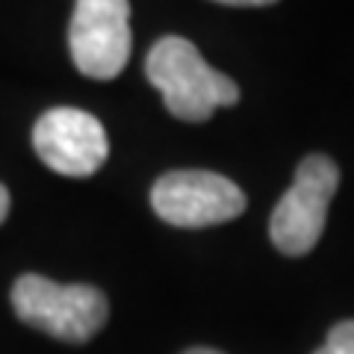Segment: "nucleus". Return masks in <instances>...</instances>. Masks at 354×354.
<instances>
[{"mask_svg": "<svg viewBox=\"0 0 354 354\" xmlns=\"http://www.w3.org/2000/svg\"><path fill=\"white\" fill-rule=\"evenodd\" d=\"M148 83L162 95L165 109L180 121H207L218 106L239 101V86L216 71L201 50L183 36H162L148 50Z\"/></svg>", "mask_w": 354, "mask_h": 354, "instance_id": "f257e3e1", "label": "nucleus"}, {"mask_svg": "<svg viewBox=\"0 0 354 354\" xmlns=\"http://www.w3.org/2000/svg\"><path fill=\"white\" fill-rule=\"evenodd\" d=\"M12 307L30 328L62 342H86L106 325L109 304L97 286L57 283L41 274H21L12 286Z\"/></svg>", "mask_w": 354, "mask_h": 354, "instance_id": "f03ea898", "label": "nucleus"}, {"mask_svg": "<svg viewBox=\"0 0 354 354\" xmlns=\"http://www.w3.org/2000/svg\"><path fill=\"white\" fill-rule=\"evenodd\" d=\"M339 169L325 153H310L298 162L295 180L283 192L269 218V236L286 257H301L322 239L330 198L337 195Z\"/></svg>", "mask_w": 354, "mask_h": 354, "instance_id": "7ed1b4c3", "label": "nucleus"}, {"mask_svg": "<svg viewBox=\"0 0 354 354\" xmlns=\"http://www.w3.org/2000/svg\"><path fill=\"white\" fill-rule=\"evenodd\" d=\"M151 207L171 227H209L245 213L248 198L225 174L180 169L151 186Z\"/></svg>", "mask_w": 354, "mask_h": 354, "instance_id": "20e7f679", "label": "nucleus"}, {"mask_svg": "<svg viewBox=\"0 0 354 354\" xmlns=\"http://www.w3.org/2000/svg\"><path fill=\"white\" fill-rule=\"evenodd\" d=\"M68 50L77 71L92 80H113L133 50L130 0H77L68 27Z\"/></svg>", "mask_w": 354, "mask_h": 354, "instance_id": "39448f33", "label": "nucleus"}, {"mask_svg": "<svg viewBox=\"0 0 354 354\" xmlns=\"http://www.w3.org/2000/svg\"><path fill=\"white\" fill-rule=\"evenodd\" d=\"M32 148L50 171L62 177H92L109 157L104 124L77 106H53L32 127Z\"/></svg>", "mask_w": 354, "mask_h": 354, "instance_id": "423d86ee", "label": "nucleus"}, {"mask_svg": "<svg viewBox=\"0 0 354 354\" xmlns=\"http://www.w3.org/2000/svg\"><path fill=\"white\" fill-rule=\"evenodd\" d=\"M313 354H354V319L337 322Z\"/></svg>", "mask_w": 354, "mask_h": 354, "instance_id": "0eeeda50", "label": "nucleus"}, {"mask_svg": "<svg viewBox=\"0 0 354 354\" xmlns=\"http://www.w3.org/2000/svg\"><path fill=\"white\" fill-rule=\"evenodd\" d=\"M216 3H225V6H272L278 0H216Z\"/></svg>", "mask_w": 354, "mask_h": 354, "instance_id": "6e6552de", "label": "nucleus"}, {"mask_svg": "<svg viewBox=\"0 0 354 354\" xmlns=\"http://www.w3.org/2000/svg\"><path fill=\"white\" fill-rule=\"evenodd\" d=\"M9 204H12V198H9V189L3 183H0V225L6 221V216H9Z\"/></svg>", "mask_w": 354, "mask_h": 354, "instance_id": "1a4fd4ad", "label": "nucleus"}, {"mask_svg": "<svg viewBox=\"0 0 354 354\" xmlns=\"http://www.w3.org/2000/svg\"><path fill=\"white\" fill-rule=\"evenodd\" d=\"M183 354H225V351H216V348H189Z\"/></svg>", "mask_w": 354, "mask_h": 354, "instance_id": "9d476101", "label": "nucleus"}]
</instances>
